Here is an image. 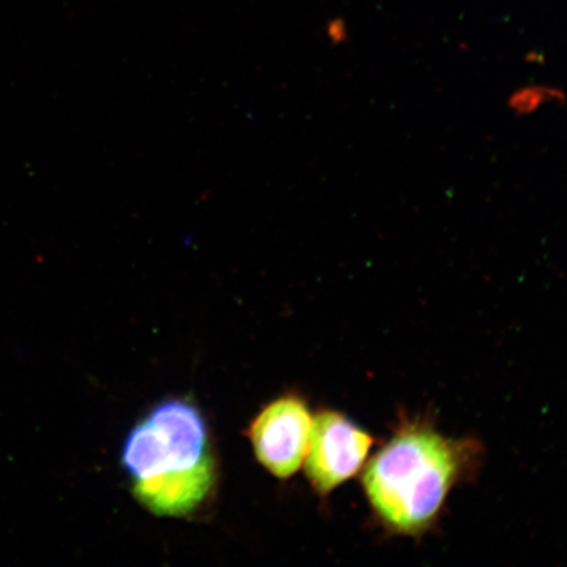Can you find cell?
<instances>
[{
    "instance_id": "cell-1",
    "label": "cell",
    "mask_w": 567,
    "mask_h": 567,
    "mask_svg": "<svg viewBox=\"0 0 567 567\" xmlns=\"http://www.w3.org/2000/svg\"><path fill=\"white\" fill-rule=\"evenodd\" d=\"M482 455L473 439L446 437L429 421L403 420L361 471L368 506L389 534L422 536L435 526L453 487L478 471Z\"/></svg>"
},
{
    "instance_id": "cell-2",
    "label": "cell",
    "mask_w": 567,
    "mask_h": 567,
    "mask_svg": "<svg viewBox=\"0 0 567 567\" xmlns=\"http://www.w3.org/2000/svg\"><path fill=\"white\" fill-rule=\"evenodd\" d=\"M212 460L204 417L187 401L155 406L126 436L122 463L133 481L194 470Z\"/></svg>"
},
{
    "instance_id": "cell-3",
    "label": "cell",
    "mask_w": 567,
    "mask_h": 567,
    "mask_svg": "<svg viewBox=\"0 0 567 567\" xmlns=\"http://www.w3.org/2000/svg\"><path fill=\"white\" fill-rule=\"evenodd\" d=\"M373 445L370 432L340 411H318L303 460L305 476L318 495L328 496L363 471Z\"/></svg>"
},
{
    "instance_id": "cell-4",
    "label": "cell",
    "mask_w": 567,
    "mask_h": 567,
    "mask_svg": "<svg viewBox=\"0 0 567 567\" xmlns=\"http://www.w3.org/2000/svg\"><path fill=\"white\" fill-rule=\"evenodd\" d=\"M313 416L307 401L288 394L269 403L255 417L250 427L255 456L272 476L287 480L300 471Z\"/></svg>"
},
{
    "instance_id": "cell-5",
    "label": "cell",
    "mask_w": 567,
    "mask_h": 567,
    "mask_svg": "<svg viewBox=\"0 0 567 567\" xmlns=\"http://www.w3.org/2000/svg\"><path fill=\"white\" fill-rule=\"evenodd\" d=\"M215 482L213 460L186 472L133 481V494L148 512L159 516L187 515L207 498Z\"/></svg>"
},
{
    "instance_id": "cell-6",
    "label": "cell",
    "mask_w": 567,
    "mask_h": 567,
    "mask_svg": "<svg viewBox=\"0 0 567 567\" xmlns=\"http://www.w3.org/2000/svg\"><path fill=\"white\" fill-rule=\"evenodd\" d=\"M551 103L564 104L563 90L544 84H528L513 92L507 99V106L515 116H530L540 111L544 105Z\"/></svg>"
},
{
    "instance_id": "cell-7",
    "label": "cell",
    "mask_w": 567,
    "mask_h": 567,
    "mask_svg": "<svg viewBox=\"0 0 567 567\" xmlns=\"http://www.w3.org/2000/svg\"><path fill=\"white\" fill-rule=\"evenodd\" d=\"M328 35L332 44H343L347 40V25L342 19L331 20L328 24Z\"/></svg>"
}]
</instances>
